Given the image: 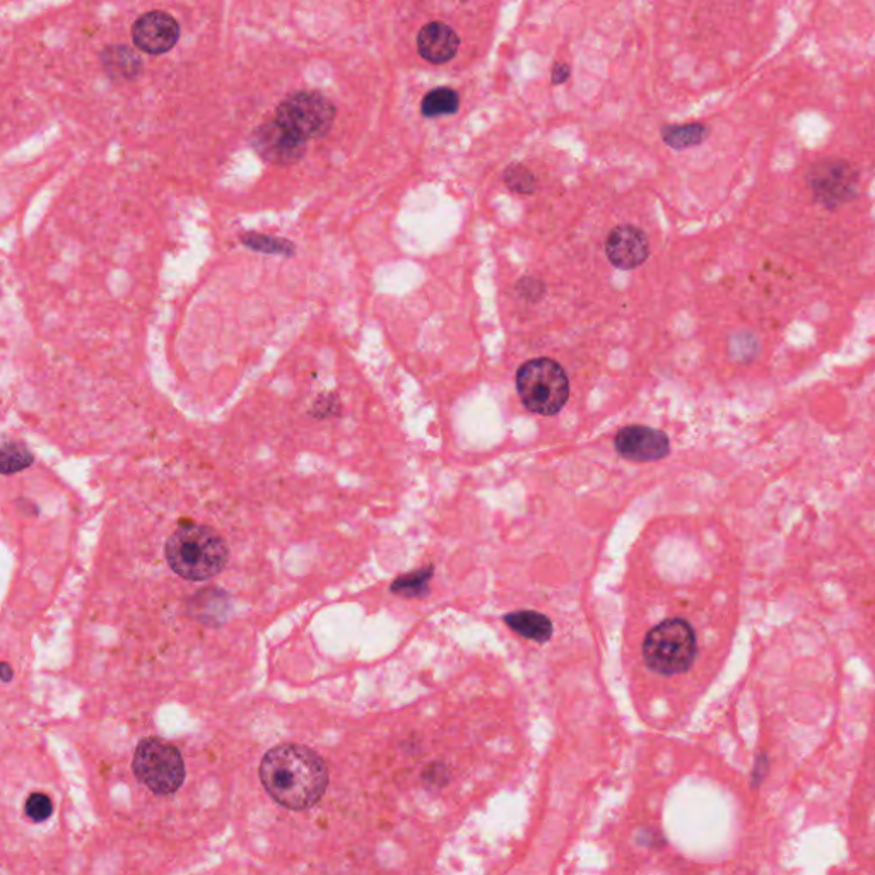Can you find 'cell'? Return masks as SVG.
<instances>
[{"label":"cell","mask_w":875,"mask_h":875,"mask_svg":"<svg viewBox=\"0 0 875 875\" xmlns=\"http://www.w3.org/2000/svg\"><path fill=\"white\" fill-rule=\"evenodd\" d=\"M259 775L269 796L289 810L311 809L329 787L326 759L302 744L272 747L262 757Z\"/></svg>","instance_id":"obj_1"},{"label":"cell","mask_w":875,"mask_h":875,"mask_svg":"<svg viewBox=\"0 0 875 875\" xmlns=\"http://www.w3.org/2000/svg\"><path fill=\"white\" fill-rule=\"evenodd\" d=\"M166 561L178 577L206 581L221 573L230 559V547L215 528L184 524L166 540Z\"/></svg>","instance_id":"obj_2"},{"label":"cell","mask_w":875,"mask_h":875,"mask_svg":"<svg viewBox=\"0 0 875 875\" xmlns=\"http://www.w3.org/2000/svg\"><path fill=\"white\" fill-rule=\"evenodd\" d=\"M642 657L648 669L670 677L691 669L698 657V639L691 624L680 617L661 621L646 633Z\"/></svg>","instance_id":"obj_3"},{"label":"cell","mask_w":875,"mask_h":875,"mask_svg":"<svg viewBox=\"0 0 875 875\" xmlns=\"http://www.w3.org/2000/svg\"><path fill=\"white\" fill-rule=\"evenodd\" d=\"M516 391L531 413L555 416L570 398V380L561 364L537 358L522 364L516 373Z\"/></svg>","instance_id":"obj_4"},{"label":"cell","mask_w":875,"mask_h":875,"mask_svg":"<svg viewBox=\"0 0 875 875\" xmlns=\"http://www.w3.org/2000/svg\"><path fill=\"white\" fill-rule=\"evenodd\" d=\"M134 775L156 796H172L185 781V763L175 745L160 737L139 742L134 753Z\"/></svg>","instance_id":"obj_5"},{"label":"cell","mask_w":875,"mask_h":875,"mask_svg":"<svg viewBox=\"0 0 875 875\" xmlns=\"http://www.w3.org/2000/svg\"><path fill=\"white\" fill-rule=\"evenodd\" d=\"M333 119L336 107L326 96L315 91H299L287 96L275 111V122L305 142L326 135Z\"/></svg>","instance_id":"obj_6"},{"label":"cell","mask_w":875,"mask_h":875,"mask_svg":"<svg viewBox=\"0 0 875 875\" xmlns=\"http://www.w3.org/2000/svg\"><path fill=\"white\" fill-rule=\"evenodd\" d=\"M809 184L819 203L836 207L855 196L858 173L845 161H822L810 169Z\"/></svg>","instance_id":"obj_7"},{"label":"cell","mask_w":875,"mask_h":875,"mask_svg":"<svg viewBox=\"0 0 875 875\" xmlns=\"http://www.w3.org/2000/svg\"><path fill=\"white\" fill-rule=\"evenodd\" d=\"M256 153L272 165H293L305 156L306 142L286 131L280 123L271 122L256 127L252 134Z\"/></svg>","instance_id":"obj_8"},{"label":"cell","mask_w":875,"mask_h":875,"mask_svg":"<svg viewBox=\"0 0 875 875\" xmlns=\"http://www.w3.org/2000/svg\"><path fill=\"white\" fill-rule=\"evenodd\" d=\"M615 450L633 462H655L669 456V436L648 426H626L614 438Z\"/></svg>","instance_id":"obj_9"},{"label":"cell","mask_w":875,"mask_h":875,"mask_svg":"<svg viewBox=\"0 0 875 875\" xmlns=\"http://www.w3.org/2000/svg\"><path fill=\"white\" fill-rule=\"evenodd\" d=\"M132 39L145 54H166L181 39V26L175 18L166 12H147L135 21Z\"/></svg>","instance_id":"obj_10"},{"label":"cell","mask_w":875,"mask_h":875,"mask_svg":"<svg viewBox=\"0 0 875 875\" xmlns=\"http://www.w3.org/2000/svg\"><path fill=\"white\" fill-rule=\"evenodd\" d=\"M605 253L615 267L636 269L650 255V245L645 233L635 226H620L609 234Z\"/></svg>","instance_id":"obj_11"},{"label":"cell","mask_w":875,"mask_h":875,"mask_svg":"<svg viewBox=\"0 0 875 875\" xmlns=\"http://www.w3.org/2000/svg\"><path fill=\"white\" fill-rule=\"evenodd\" d=\"M459 45L460 39L456 31L440 21L420 28L419 35H417V52L420 57L431 64L450 62L456 57Z\"/></svg>","instance_id":"obj_12"},{"label":"cell","mask_w":875,"mask_h":875,"mask_svg":"<svg viewBox=\"0 0 875 875\" xmlns=\"http://www.w3.org/2000/svg\"><path fill=\"white\" fill-rule=\"evenodd\" d=\"M503 620L513 633L536 643L549 642L553 630H555L553 621L536 611L510 612Z\"/></svg>","instance_id":"obj_13"},{"label":"cell","mask_w":875,"mask_h":875,"mask_svg":"<svg viewBox=\"0 0 875 875\" xmlns=\"http://www.w3.org/2000/svg\"><path fill=\"white\" fill-rule=\"evenodd\" d=\"M708 127L703 123H689V125H667L661 129V138L672 150H689L707 141Z\"/></svg>","instance_id":"obj_14"},{"label":"cell","mask_w":875,"mask_h":875,"mask_svg":"<svg viewBox=\"0 0 875 875\" xmlns=\"http://www.w3.org/2000/svg\"><path fill=\"white\" fill-rule=\"evenodd\" d=\"M459 107L460 96L456 89L436 88L425 96V100L420 103V111L428 119H435V117L453 116L459 111Z\"/></svg>","instance_id":"obj_15"},{"label":"cell","mask_w":875,"mask_h":875,"mask_svg":"<svg viewBox=\"0 0 875 875\" xmlns=\"http://www.w3.org/2000/svg\"><path fill=\"white\" fill-rule=\"evenodd\" d=\"M433 566H426L423 570L413 573L402 575L391 586V592L405 599H420L429 592V580L433 578Z\"/></svg>","instance_id":"obj_16"},{"label":"cell","mask_w":875,"mask_h":875,"mask_svg":"<svg viewBox=\"0 0 875 875\" xmlns=\"http://www.w3.org/2000/svg\"><path fill=\"white\" fill-rule=\"evenodd\" d=\"M240 241L249 249L255 250V252L269 253V255L291 256L295 255L296 252V247L291 241L284 240V238L267 237V234L253 233V231L241 234Z\"/></svg>","instance_id":"obj_17"},{"label":"cell","mask_w":875,"mask_h":875,"mask_svg":"<svg viewBox=\"0 0 875 875\" xmlns=\"http://www.w3.org/2000/svg\"><path fill=\"white\" fill-rule=\"evenodd\" d=\"M33 463V456L20 444H6L0 447V474L11 475L24 471Z\"/></svg>","instance_id":"obj_18"},{"label":"cell","mask_w":875,"mask_h":875,"mask_svg":"<svg viewBox=\"0 0 875 875\" xmlns=\"http://www.w3.org/2000/svg\"><path fill=\"white\" fill-rule=\"evenodd\" d=\"M505 184L510 190L522 196H531L537 188L536 176L524 165L508 166L505 172Z\"/></svg>","instance_id":"obj_19"},{"label":"cell","mask_w":875,"mask_h":875,"mask_svg":"<svg viewBox=\"0 0 875 875\" xmlns=\"http://www.w3.org/2000/svg\"><path fill=\"white\" fill-rule=\"evenodd\" d=\"M24 812H26L31 821H46V819L54 814V802H52L51 797L45 796V794L35 791V794H31V796L28 797Z\"/></svg>","instance_id":"obj_20"},{"label":"cell","mask_w":875,"mask_h":875,"mask_svg":"<svg viewBox=\"0 0 875 875\" xmlns=\"http://www.w3.org/2000/svg\"><path fill=\"white\" fill-rule=\"evenodd\" d=\"M539 286H543V284H540L537 280H522L521 283H518V291H521V295L524 296V298H528L531 302H534L532 295H537V298H543L544 289L536 291V287Z\"/></svg>","instance_id":"obj_21"},{"label":"cell","mask_w":875,"mask_h":875,"mask_svg":"<svg viewBox=\"0 0 875 875\" xmlns=\"http://www.w3.org/2000/svg\"><path fill=\"white\" fill-rule=\"evenodd\" d=\"M571 70L570 67L566 66V64H556L555 69H553V83L555 85H562L566 80L570 79Z\"/></svg>","instance_id":"obj_22"}]
</instances>
